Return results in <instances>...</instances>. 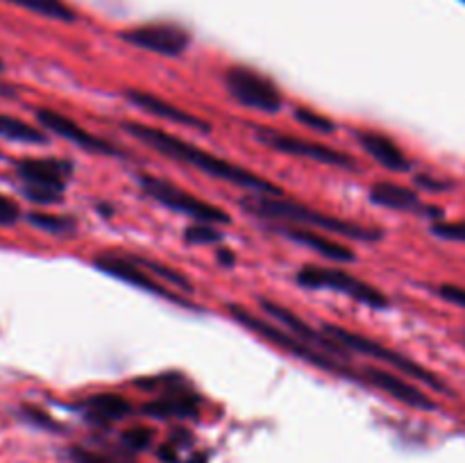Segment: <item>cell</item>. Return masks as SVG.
Listing matches in <instances>:
<instances>
[{"mask_svg": "<svg viewBox=\"0 0 465 463\" xmlns=\"http://www.w3.org/2000/svg\"><path fill=\"white\" fill-rule=\"evenodd\" d=\"M5 3L25 9V12L36 14V16L50 18V21H59V23L77 21V12L66 3V0H5Z\"/></svg>", "mask_w": 465, "mask_h": 463, "instance_id": "cell-22", "label": "cell"}, {"mask_svg": "<svg viewBox=\"0 0 465 463\" xmlns=\"http://www.w3.org/2000/svg\"><path fill=\"white\" fill-rule=\"evenodd\" d=\"M21 413L27 418V420L35 422V425L45 427V429H59L57 422H54L50 416H45L44 411H39V409H35V407H23Z\"/></svg>", "mask_w": 465, "mask_h": 463, "instance_id": "cell-32", "label": "cell"}, {"mask_svg": "<svg viewBox=\"0 0 465 463\" xmlns=\"http://www.w3.org/2000/svg\"><path fill=\"white\" fill-rule=\"evenodd\" d=\"M295 281H298L302 289L334 291V293L345 295V298H352L354 302L366 304V307L371 309L389 307V298H386L377 286L359 280V277H354L352 272L343 271V268L302 266L298 272H295Z\"/></svg>", "mask_w": 465, "mask_h": 463, "instance_id": "cell-7", "label": "cell"}, {"mask_svg": "<svg viewBox=\"0 0 465 463\" xmlns=\"http://www.w3.org/2000/svg\"><path fill=\"white\" fill-rule=\"evenodd\" d=\"M257 302H259V309L266 313L268 320H272L275 325H280L282 330H286L289 334L298 336L300 340H307V343L316 345V348L325 350V352L334 354V357H339V359L352 357V354H350L343 345L336 343L334 339H330V336H327L322 330H316V327L309 325L307 320H302L298 313L291 311V309L284 307V304L275 302V300H268V298H259Z\"/></svg>", "mask_w": 465, "mask_h": 463, "instance_id": "cell-13", "label": "cell"}, {"mask_svg": "<svg viewBox=\"0 0 465 463\" xmlns=\"http://www.w3.org/2000/svg\"><path fill=\"white\" fill-rule=\"evenodd\" d=\"M225 311L230 313L232 320L239 322L241 327H245V330H250V331H254L257 336H262L266 343H271V345H275V348L284 350V352L293 354V357H298L300 361L309 363V366L318 368V370H322V372H331V375L343 377V379L363 384L361 366H352V361H350V359H339V357H334V354L325 352V350L316 348V345L307 343V340H300L298 336L289 334V331L282 330L280 325H275V322L268 320V318L254 316L252 311H248V309L241 307V304L227 302Z\"/></svg>", "mask_w": 465, "mask_h": 463, "instance_id": "cell-3", "label": "cell"}, {"mask_svg": "<svg viewBox=\"0 0 465 463\" xmlns=\"http://www.w3.org/2000/svg\"><path fill=\"white\" fill-rule=\"evenodd\" d=\"M0 139L18 141V143H32V145L48 143V134H45L41 127L21 121V118L16 116H9V113H0Z\"/></svg>", "mask_w": 465, "mask_h": 463, "instance_id": "cell-21", "label": "cell"}, {"mask_svg": "<svg viewBox=\"0 0 465 463\" xmlns=\"http://www.w3.org/2000/svg\"><path fill=\"white\" fill-rule=\"evenodd\" d=\"M431 291H434V293L439 295L440 300H445V302L454 304V307L465 309V286H459V284H436Z\"/></svg>", "mask_w": 465, "mask_h": 463, "instance_id": "cell-30", "label": "cell"}, {"mask_svg": "<svg viewBox=\"0 0 465 463\" xmlns=\"http://www.w3.org/2000/svg\"><path fill=\"white\" fill-rule=\"evenodd\" d=\"M245 213L263 218L266 222H291V225L312 227V230L322 232V234H339L345 239L361 241V243H375V241L384 239V232L380 227L359 225V222L343 221V218H334L330 213H322L318 209L307 207V204L293 202V200L284 198V195H248V198L239 200Z\"/></svg>", "mask_w": 465, "mask_h": 463, "instance_id": "cell-2", "label": "cell"}, {"mask_svg": "<svg viewBox=\"0 0 465 463\" xmlns=\"http://www.w3.org/2000/svg\"><path fill=\"white\" fill-rule=\"evenodd\" d=\"M430 232L443 241L465 243V221H436Z\"/></svg>", "mask_w": 465, "mask_h": 463, "instance_id": "cell-28", "label": "cell"}, {"mask_svg": "<svg viewBox=\"0 0 465 463\" xmlns=\"http://www.w3.org/2000/svg\"><path fill=\"white\" fill-rule=\"evenodd\" d=\"M118 36L134 48L148 50V53L162 54V57H180L193 44L191 32L173 21H153L127 27V30L118 32Z\"/></svg>", "mask_w": 465, "mask_h": 463, "instance_id": "cell-10", "label": "cell"}, {"mask_svg": "<svg viewBox=\"0 0 465 463\" xmlns=\"http://www.w3.org/2000/svg\"><path fill=\"white\" fill-rule=\"evenodd\" d=\"M416 184L425 191H448L452 189V182L448 180H439V177H431V175H416Z\"/></svg>", "mask_w": 465, "mask_h": 463, "instance_id": "cell-33", "label": "cell"}, {"mask_svg": "<svg viewBox=\"0 0 465 463\" xmlns=\"http://www.w3.org/2000/svg\"><path fill=\"white\" fill-rule=\"evenodd\" d=\"M293 116H295V121L302 123V125H307L309 130L321 132V134H334V132L339 130V125H336L330 116H322V113L313 112V109H309V107H298L293 112Z\"/></svg>", "mask_w": 465, "mask_h": 463, "instance_id": "cell-26", "label": "cell"}, {"mask_svg": "<svg viewBox=\"0 0 465 463\" xmlns=\"http://www.w3.org/2000/svg\"><path fill=\"white\" fill-rule=\"evenodd\" d=\"M5 71V64H3V59H0V73Z\"/></svg>", "mask_w": 465, "mask_h": 463, "instance_id": "cell-37", "label": "cell"}, {"mask_svg": "<svg viewBox=\"0 0 465 463\" xmlns=\"http://www.w3.org/2000/svg\"><path fill=\"white\" fill-rule=\"evenodd\" d=\"M0 94H3V95H14V89H7V86H5V84H0Z\"/></svg>", "mask_w": 465, "mask_h": 463, "instance_id": "cell-36", "label": "cell"}, {"mask_svg": "<svg viewBox=\"0 0 465 463\" xmlns=\"http://www.w3.org/2000/svg\"><path fill=\"white\" fill-rule=\"evenodd\" d=\"M35 118L45 132H50V134L68 141V143H73L75 148L84 150V153L104 154V157H125V150L116 148L112 141H107V139H103V136L94 134V132L84 130V127L77 125L73 118H68L66 113L57 112V109L36 107Z\"/></svg>", "mask_w": 465, "mask_h": 463, "instance_id": "cell-12", "label": "cell"}, {"mask_svg": "<svg viewBox=\"0 0 465 463\" xmlns=\"http://www.w3.org/2000/svg\"><path fill=\"white\" fill-rule=\"evenodd\" d=\"M121 130L130 134L132 139L148 145L154 153L163 154V157L173 159L177 163H184L189 168H195V171L204 172L212 180L227 182V184H234L239 189H245L257 195H284V189L272 184L266 177L257 175V172L248 171V168L239 166L234 162H227V159L218 157V154L207 153V150L198 148V145L189 143V141L180 139V136L171 134V132L134 121L121 123Z\"/></svg>", "mask_w": 465, "mask_h": 463, "instance_id": "cell-1", "label": "cell"}, {"mask_svg": "<svg viewBox=\"0 0 465 463\" xmlns=\"http://www.w3.org/2000/svg\"><path fill=\"white\" fill-rule=\"evenodd\" d=\"M463 3H465V0H463Z\"/></svg>", "mask_w": 465, "mask_h": 463, "instance_id": "cell-38", "label": "cell"}, {"mask_svg": "<svg viewBox=\"0 0 465 463\" xmlns=\"http://www.w3.org/2000/svg\"><path fill=\"white\" fill-rule=\"evenodd\" d=\"M21 191L27 200L36 204L62 202L68 180L73 175V163L59 157H23L14 163Z\"/></svg>", "mask_w": 465, "mask_h": 463, "instance_id": "cell-5", "label": "cell"}, {"mask_svg": "<svg viewBox=\"0 0 465 463\" xmlns=\"http://www.w3.org/2000/svg\"><path fill=\"white\" fill-rule=\"evenodd\" d=\"M141 413L150 418H180V420L182 418H198L200 398L193 393L191 384H182L157 393V398L141 407Z\"/></svg>", "mask_w": 465, "mask_h": 463, "instance_id": "cell-18", "label": "cell"}, {"mask_svg": "<svg viewBox=\"0 0 465 463\" xmlns=\"http://www.w3.org/2000/svg\"><path fill=\"white\" fill-rule=\"evenodd\" d=\"M321 330L325 331L330 339H334L336 343L343 345L350 354L357 352V354H363V357H368V359H375V361H380V363H384V366L393 368V370L402 372L404 377H411V379L420 381V384H425L427 389L436 390V393L450 395V398L454 395V390L450 389V386L445 384V381L440 379L436 372H431L430 368L420 366V363L413 361V359L407 357V354L389 348V345H384L381 340L371 339V336L357 334V331L345 330V327H341V325H331V322H325Z\"/></svg>", "mask_w": 465, "mask_h": 463, "instance_id": "cell-4", "label": "cell"}, {"mask_svg": "<svg viewBox=\"0 0 465 463\" xmlns=\"http://www.w3.org/2000/svg\"><path fill=\"white\" fill-rule=\"evenodd\" d=\"M82 416L94 425H112L132 413V404L118 393H95L80 402Z\"/></svg>", "mask_w": 465, "mask_h": 463, "instance_id": "cell-20", "label": "cell"}, {"mask_svg": "<svg viewBox=\"0 0 465 463\" xmlns=\"http://www.w3.org/2000/svg\"><path fill=\"white\" fill-rule=\"evenodd\" d=\"M371 202L380 204V207L391 209V212H404V213H425V216L443 218V209L439 207H427L420 200V195L413 189L398 184V182H375L371 186Z\"/></svg>", "mask_w": 465, "mask_h": 463, "instance_id": "cell-17", "label": "cell"}, {"mask_svg": "<svg viewBox=\"0 0 465 463\" xmlns=\"http://www.w3.org/2000/svg\"><path fill=\"white\" fill-rule=\"evenodd\" d=\"M130 257L134 259V261L139 263L143 271H148L150 275L157 277L159 281H163L166 286H171V289L177 291V293H193V284H191L189 277L182 275V272L175 271V268L166 266V263H162V261H154V259H150V257H143V254L130 252Z\"/></svg>", "mask_w": 465, "mask_h": 463, "instance_id": "cell-23", "label": "cell"}, {"mask_svg": "<svg viewBox=\"0 0 465 463\" xmlns=\"http://www.w3.org/2000/svg\"><path fill=\"white\" fill-rule=\"evenodd\" d=\"M223 239H225V234L212 222H193L184 230V241L189 245H212L221 243Z\"/></svg>", "mask_w": 465, "mask_h": 463, "instance_id": "cell-25", "label": "cell"}, {"mask_svg": "<svg viewBox=\"0 0 465 463\" xmlns=\"http://www.w3.org/2000/svg\"><path fill=\"white\" fill-rule=\"evenodd\" d=\"M21 207L12 198L0 193V227H12L21 221Z\"/></svg>", "mask_w": 465, "mask_h": 463, "instance_id": "cell-31", "label": "cell"}, {"mask_svg": "<svg viewBox=\"0 0 465 463\" xmlns=\"http://www.w3.org/2000/svg\"><path fill=\"white\" fill-rule=\"evenodd\" d=\"M266 232H272V234H280L284 239L293 241V243L304 245V248L313 250L321 257L330 259V261L336 263H354L357 261V252L350 250L348 245L339 243L336 239H331L330 234H322V232L312 230V227L302 225H291V222H266Z\"/></svg>", "mask_w": 465, "mask_h": 463, "instance_id": "cell-14", "label": "cell"}, {"mask_svg": "<svg viewBox=\"0 0 465 463\" xmlns=\"http://www.w3.org/2000/svg\"><path fill=\"white\" fill-rule=\"evenodd\" d=\"M25 221L35 225L36 230L45 232V234L54 236H68L77 232V222L73 218L62 216V213H48V212H30L25 213Z\"/></svg>", "mask_w": 465, "mask_h": 463, "instance_id": "cell-24", "label": "cell"}, {"mask_svg": "<svg viewBox=\"0 0 465 463\" xmlns=\"http://www.w3.org/2000/svg\"><path fill=\"white\" fill-rule=\"evenodd\" d=\"M125 98L130 100V104H134L136 109H141V112L150 113V116L154 118H162V121L175 123V125L189 127V130L195 132H203V134H209V132H212V123L195 116V113L186 112V109H180L177 104L168 103V100L159 98V95L148 94V91L127 89Z\"/></svg>", "mask_w": 465, "mask_h": 463, "instance_id": "cell-16", "label": "cell"}, {"mask_svg": "<svg viewBox=\"0 0 465 463\" xmlns=\"http://www.w3.org/2000/svg\"><path fill=\"white\" fill-rule=\"evenodd\" d=\"M227 94L241 107L257 109L263 113H280L284 109V94L268 75L250 66H230L223 75Z\"/></svg>", "mask_w": 465, "mask_h": 463, "instance_id": "cell-8", "label": "cell"}, {"mask_svg": "<svg viewBox=\"0 0 465 463\" xmlns=\"http://www.w3.org/2000/svg\"><path fill=\"white\" fill-rule=\"evenodd\" d=\"M68 457H71L73 463H130V461H121V458L109 457V454L94 452V449H86V448H71Z\"/></svg>", "mask_w": 465, "mask_h": 463, "instance_id": "cell-29", "label": "cell"}, {"mask_svg": "<svg viewBox=\"0 0 465 463\" xmlns=\"http://www.w3.org/2000/svg\"><path fill=\"white\" fill-rule=\"evenodd\" d=\"M354 139L361 145L363 153L368 157L375 159L380 166H384L391 172H409L413 168V162L409 159V154L395 143L391 136L381 134L375 130H357L354 132Z\"/></svg>", "mask_w": 465, "mask_h": 463, "instance_id": "cell-19", "label": "cell"}, {"mask_svg": "<svg viewBox=\"0 0 465 463\" xmlns=\"http://www.w3.org/2000/svg\"><path fill=\"white\" fill-rule=\"evenodd\" d=\"M186 463H207V457H204V454H193Z\"/></svg>", "mask_w": 465, "mask_h": 463, "instance_id": "cell-35", "label": "cell"}, {"mask_svg": "<svg viewBox=\"0 0 465 463\" xmlns=\"http://www.w3.org/2000/svg\"><path fill=\"white\" fill-rule=\"evenodd\" d=\"M94 266L98 268L100 272H104V275L114 277V280H121L125 281V284L136 286V289H141L143 293L171 300V302L182 304V307H191L177 291H173L171 286H166L163 281H159L157 277L150 275L148 271H143V268L130 257V252H114V250L100 252L94 257Z\"/></svg>", "mask_w": 465, "mask_h": 463, "instance_id": "cell-11", "label": "cell"}, {"mask_svg": "<svg viewBox=\"0 0 465 463\" xmlns=\"http://www.w3.org/2000/svg\"><path fill=\"white\" fill-rule=\"evenodd\" d=\"M136 184H139L141 193L145 198L154 200L157 204H162V207L171 209L175 213H182V216L193 218L195 222H212V225H230L232 222V216L225 209L216 207V204L207 202L203 198H195L189 191L163 180V177L139 172L136 175Z\"/></svg>", "mask_w": 465, "mask_h": 463, "instance_id": "cell-6", "label": "cell"}, {"mask_svg": "<svg viewBox=\"0 0 465 463\" xmlns=\"http://www.w3.org/2000/svg\"><path fill=\"white\" fill-rule=\"evenodd\" d=\"M121 445L130 452H143L153 445V429H148V427H130L121 434Z\"/></svg>", "mask_w": 465, "mask_h": 463, "instance_id": "cell-27", "label": "cell"}, {"mask_svg": "<svg viewBox=\"0 0 465 463\" xmlns=\"http://www.w3.org/2000/svg\"><path fill=\"white\" fill-rule=\"evenodd\" d=\"M254 139L259 141L266 148L277 150L282 154H291V157L298 159H309V162L325 163V166L343 168V171H359V163L352 154L343 153V150L334 148V145L318 143V141L300 139V136L284 134L280 130H272L266 125H254Z\"/></svg>", "mask_w": 465, "mask_h": 463, "instance_id": "cell-9", "label": "cell"}, {"mask_svg": "<svg viewBox=\"0 0 465 463\" xmlns=\"http://www.w3.org/2000/svg\"><path fill=\"white\" fill-rule=\"evenodd\" d=\"M361 379L363 386H372V389L391 395L393 399L411 409H420V411H434L436 409V402L425 390L418 389L413 381L398 377L393 370H386L380 366H361Z\"/></svg>", "mask_w": 465, "mask_h": 463, "instance_id": "cell-15", "label": "cell"}, {"mask_svg": "<svg viewBox=\"0 0 465 463\" xmlns=\"http://www.w3.org/2000/svg\"><path fill=\"white\" fill-rule=\"evenodd\" d=\"M218 261H221L223 266L232 268V266H234L236 257H234V252H232V250H227V248H221V250H218Z\"/></svg>", "mask_w": 465, "mask_h": 463, "instance_id": "cell-34", "label": "cell"}]
</instances>
